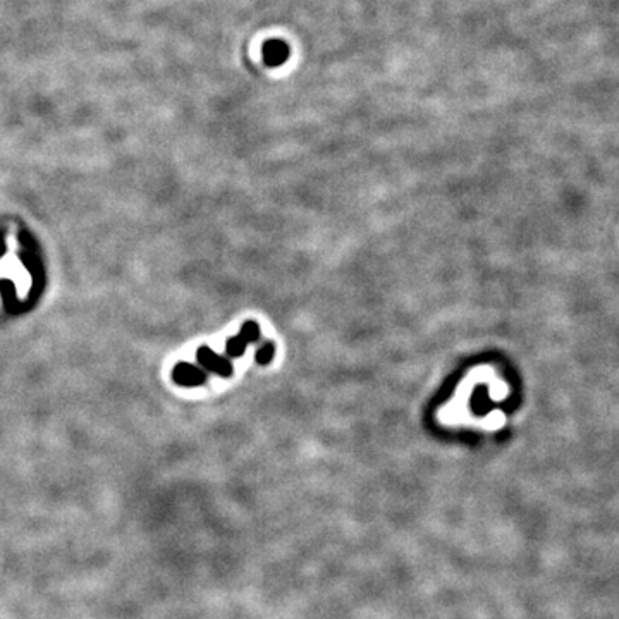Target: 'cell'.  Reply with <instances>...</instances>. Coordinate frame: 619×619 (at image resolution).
Wrapping results in <instances>:
<instances>
[{
  "label": "cell",
  "mask_w": 619,
  "mask_h": 619,
  "mask_svg": "<svg viewBox=\"0 0 619 619\" xmlns=\"http://www.w3.org/2000/svg\"><path fill=\"white\" fill-rule=\"evenodd\" d=\"M291 55V47L281 38H271L261 47V59L267 67H279L283 66Z\"/></svg>",
  "instance_id": "obj_1"
}]
</instances>
